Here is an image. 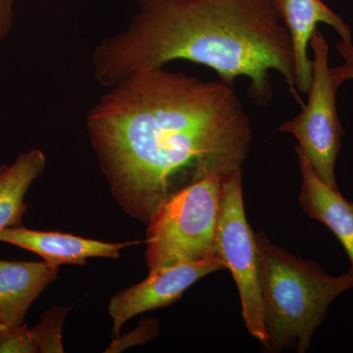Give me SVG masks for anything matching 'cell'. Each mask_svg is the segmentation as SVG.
I'll use <instances>...</instances> for the list:
<instances>
[{"mask_svg": "<svg viewBox=\"0 0 353 353\" xmlns=\"http://www.w3.org/2000/svg\"><path fill=\"white\" fill-rule=\"evenodd\" d=\"M87 128L116 201L145 224L185 185L243 171L252 141L231 83L164 67L139 69L111 87Z\"/></svg>", "mask_w": 353, "mask_h": 353, "instance_id": "cell-1", "label": "cell"}, {"mask_svg": "<svg viewBox=\"0 0 353 353\" xmlns=\"http://www.w3.org/2000/svg\"><path fill=\"white\" fill-rule=\"evenodd\" d=\"M139 12L92 55L97 82L113 87L141 68L185 59L214 70L220 80H250L259 105L273 97L271 72L284 77L303 108L294 80L290 32L272 0H137Z\"/></svg>", "mask_w": 353, "mask_h": 353, "instance_id": "cell-2", "label": "cell"}, {"mask_svg": "<svg viewBox=\"0 0 353 353\" xmlns=\"http://www.w3.org/2000/svg\"><path fill=\"white\" fill-rule=\"evenodd\" d=\"M266 352H307L336 297L353 289V271L331 276L312 260L292 254L255 233Z\"/></svg>", "mask_w": 353, "mask_h": 353, "instance_id": "cell-3", "label": "cell"}, {"mask_svg": "<svg viewBox=\"0 0 353 353\" xmlns=\"http://www.w3.org/2000/svg\"><path fill=\"white\" fill-rule=\"evenodd\" d=\"M223 178L204 176L160 204L148 222L146 265L150 272L216 259Z\"/></svg>", "mask_w": 353, "mask_h": 353, "instance_id": "cell-4", "label": "cell"}, {"mask_svg": "<svg viewBox=\"0 0 353 353\" xmlns=\"http://www.w3.org/2000/svg\"><path fill=\"white\" fill-rule=\"evenodd\" d=\"M310 46L313 51L312 80L307 104L303 106V112L285 122L279 130L296 139V148L322 182L338 188L334 165L343 137L336 104L340 85L334 81L329 65L328 43L317 30L310 39Z\"/></svg>", "mask_w": 353, "mask_h": 353, "instance_id": "cell-5", "label": "cell"}, {"mask_svg": "<svg viewBox=\"0 0 353 353\" xmlns=\"http://www.w3.org/2000/svg\"><path fill=\"white\" fill-rule=\"evenodd\" d=\"M216 252L238 287L241 313L248 333L263 343V304L256 241L246 219L243 171L236 172L223 181Z\"/></svg>", "mask_w": 353, "mask_h": 353, "instance_id": "cell-6", "label": "cell"}, {"mask_svg": "<svg viewBox=\"0 0 353 353\" xmlns=\"http://www.w3.org/2000/svg\"><path fill=\"white\" fill-rule=\"evenodd\" d=\"M224 269L226 265L216 257L150 272L143 282L111 297L108 312L113 320L114 336H119L121 329L132 318L175 303L190 285L209 274Z\"/></svg>", "mask_w": 353, "mask_h": 353, "instance_id": "cell-7", "label": "cell"}, {"mask_svg": "<svg viewBox=\"0 0 353 353\" xmlns=\"http://www.w3.org/2000/svg\"><path fill=\"white\" fill-rule=\"evenodd\" d=\"M0 241L36 253L53 267L83 265L90 259H117L121 250L139 241L105 243L58 232L36 231L23 226L0 231Z\"/></svg>", "mask_w": 353, "mask_h": 353, "instance_id": "cell-8", "label": "cell"}, {"mask_svg": "<svg viewBox=\"0 0 353 353\" xmlns=\"http://www.w3.org/2000/svg\"><path fill=\"white\" fill-rule=\"evenodd\" d=\"M292 39L294 59V80L299 92H308L312 80V59L308 44L319 23L338 32L341 41H352V30L341 16L322 0H272Z\"/></svg>", "mask_w": 353, "mask_h": 353, "instance_id": "cell-9", "label": "cell"}, {"mask_svg": "<svg viewBox=\"0 0 353 353\" xmlns=\"http://www.w3.org/2000/svg\"><path fill=\"white\" fill-rule=\"evenodd\" d=\"M296 152L303 176L299 194L301 208L309 217L331 230L347 252L353 271V202L341 196L338 188L322 182L299 148Z\"/></svg>", "mask_w": 353, "mask_h": 353, "instance_id": "cell-10", "label": "cell"}, {"mask_svg": "<svg viewBox=\"0 0 353 353\" xmlns=\"http://www.w3.org/2000/svg\"><path fill=\"white\" fill-rule=\"evenodd\" d=\"M58 270L44 261L0 260V326L24 324L28 310L55 281Z\"/></svg>", "mask_w": 353, "mask_h": 353, "instance_id": "cell-11", "label": "cell"}, {"mask_svg": "<svg viewBox=\"0 0 353 353\" xmlns=\"http://www.w3.org/2000/svg\"><path fill=\"white\" fill-rule=\"evenodd\" d=\"M46 164L43 152L32 150L20 153L12 165L0 166V231L22 226L26 194Z\"/></svg>", "mask_w": 353, "mask_h": 353, "instance_id": "cell-12", "label": "cell"}, {"mask_svg": "<svg viewBox=\"0 0 353 353\" xmlns=\"http://www.w3.org/2000/svg\"><path fill=\"white\" fill-rule=\"evenodd\" d=\"M69 311L70 307L53 306L44 312L41 321L31 329L32 336L38 343L39 352H64L62 328Z\"/></svg>", "mask_w": 353, "mask_h": 353, "instance_id": "cell-13", "label": "cell"}, {"mask_svg": "<svg viewBox=\"0 0 353 353\" xmlns=\"http://www.w3.org/2000/svg\"><path fill=\"white\" fill-rule=\"evenodd\" d=\"M39 352L38 343L31 329L25 324L17 327H2L0 331V353Z\"/></svg>", "mask_w": 353, "mask_h": 353, "instance_id": "cell-14", "label": "cell"}, {"mask_svg": "<svg viewBox=\"0 0 353 353\" xmlns=\"http://www.w3.org/2000/svg\"><path fill=\"white\" fill-rule=\"evenodd\" d=\"M159 334V323L157 320L143 319L139 322L138 328L134 330L131 333L124 334L123 336H117V340L111 343L110 347L105 350V352L117 353L123 352L134 345H141L157 338Z\"/></svg>", "mask_w": 353, "mask_h": 353, "instance_id": "cell-15", "label": "cell"}, {"mask_svg": "<svg viewBox=\"0 0 353 353\" xmlns=\"http://www.w3.org/2000/svg\"><path fill=\"white\" fill-rule=\"evenodd\" d=\"M336 52L343 58V63L341 66L332 68V74L336 83L339 85L353 80V44L352 41H339L336 44Z\"/></svg>", "mask_w": 353, "mask_h": 353, "instance_id": "cell-16", "label": "cell"}, {"mask_svg": "<svg viewBox=\"0 0 353 353\" xmlns=\"http://www.w3.org/2000/svg\"><path fill=\"white\" fill-rule=\"evenodd\" d=\"M14 0H0V41H2L13 25Z\"/></svg>", "mask_w": 353, "mask_h": 353, "instance_id": "cell-17", "label": "cell"}, {"mask_svg": "<svg viewBox=\"0 0 353 353\" xmlns=\"http://www.w3.org/2000/svg\"><path fill=\"white\" fill-rule=\"evenodd\" d=\"M1 328H2V327H1V326H0V331H1Z\"/></svg>", "mask_w": 353, "mask_h": 353, "instance_id": "cell-18", "label": "cell"}]
</instances>
